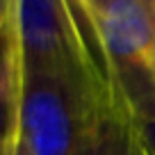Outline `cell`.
<instances>
[{
	"label": "cell",
	"mask_w": 155,
	"mask_h": 155,
	"mask_svg": "<svg viewBox=\"0 0 155 155\" xmlns=\"http://www.w3.org/2000/svg\"><path fill=\"white\" fill-rule=\"evenodd\" d=\"M7 155H34L18 123H16V130H14V135H12L9 144H7Z\"/></svg>",
	"instance_id": "8992f818"
},
{
	"label": "cell",
	"mask_w": 155,
	"mask_h": 155,
	"mask_svg": "<svg viewBox=\"0 0 155 155\" xmlns=\"http://www.w3.org/2000/svg\"><path fill=\"white\" fill-rule=\"evenodd\" d=\"M16 5V2H14ZM21 50L14 12L0 28V144L12 139L21 107Z\"/></svg>",
	"instance_id": "7a4b0ae2"
},
{
	"label": "cell",
	"mask_w": 155,
	"mask_h": 155,
	"mask_svg": "<svg viewBox=\"0 0 155 155\" xmlns=\"http://www.w3.org/2000/svg\"><path fill=\"white\" fill-rule=\"evenodd\" d=\"M150 2H153V21H155V0H150Z\"/></svg>",
	"instance_id": "30bf717a"
},
{
	"label": "cell",
	"mask_w": 155,
	"mask_h": 155,
	"mask_svg": "<svg viewBox=\"0 0 155 155\" xmlns=\"http://www.w3.org/2000/svg\"><path fill=\"white\" fill-rule=\"evenodd\" d=\"M114 71L128 98L132 121L155 155V73L148 64H135Z\"/></svg>",
	"instance_id": "3957f363"
},
{
	"label": "cell",
	"mask_w": 155,
	"mask_h": 155,
	"mask_svg": "<svg viewBox=\"0 0 155 155\" xmlns=\"http://www.w3.org/2000/svg\"><path fill=\"white\" fill-rule=\"evenodd\" d=\"M14 2L16 0H0V28L5 25V21L9 18V14L14 12Z\"/></svg>",
	"instance_id": "52a82bcc"
},
{
	"label": "cell",
	"mask_w": 155,
	"mask_h": 155,
	"mask_svg": "<svg viewBox=\"0 0 155 155\" xmlns=\"http://www.w3.org/2000/svg\"><path fill=\"white\" fill-rule=\"evenodd\" d=\"M82 5L114 68L150 64L155 57L150 0H84Z\"/></svg>",
	"instance_id": "6da1fadb"
},
{
	"label": "cell",
	"mask_w": 155,
	"mask_h": 155,
	"mask_svg": "<svg viewBox=\"0 0 155 155\" xmlns=\"http://www.w3.org/2000/svg\"><path fill=\"white\" fill-rule=\"evenodd\" d=\"M119 155H153V150H150L148 144L144 141L141 132L137 130L135 121H132V114H130V123H128L126 132H123V137H121Z\"/></svg>",
	"instance_id": "5b68a950"
},
{
	"label": "cell",
	"mask_w": 155,
	"mask_h": 155,
	"mask_svg": "<svg viewBox=\"0 0 155 155\" xmlns=\"http://www.w3.org/2000/svg\"><path fill=\"white\" fill-rule=\"evenodd\" d=\"M148 66H150V71H153V73H155V57H153V59H150V64H148Z\"/></svg>",
	"instance_id": "9c48e42d"
},
{
	"label": "cell",
	"mask_w": 155,
	"mask_h": 155,
	"mask_svg": "<svg viewBox=\"0 0 155 155\" xmlns=\"http://www.w3.org/2000/svg\"><path fill=\"white\" fill-rule=\"evenodd\" d=\"M130 123V105H121L119 110L101 116L78 144L75 155H119L121 137Z\"/></svg>",
	"instance_id": "277c9868"
},
{
	"label": "cell",
	"mask_w": 155,
	"mask_h": 155,
	"mask_svg": "<svg viewBox=\"0 0 155 155\" xmlns=\"http://www.w3.org/2000/svg\"><path fill=\"white\" fill-rule=\"evenodd\" d=\"M7 144H9V141H5V144H0V155H7Z\"/></svg>",
	"instance_id": "ba28073f"
}]
</instances>
